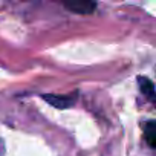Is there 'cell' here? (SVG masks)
<instances>
[{
	"instance_id": "1",
	"label": "cell",
	"mask_w": 156,
	"mask_h": 156,
	"mask_svg": "<svg viewBox=\"0 0 156 156\" xmlns=\"http://www.w3.org/2000/svg\"><path fill=\"white\" fill-rule=\"evenodd\" d=\"M57 2L75 14H92L97 8L95 0H57Z\"/></svg>"
},
{
	"instance_id": "2",
	"label": "cell",
	"mask_w": 156,
	"mask_h": 156,
	"mask_svg": "<svg viewBox=\"0 0 156 156\" xmlns=\"http://www.w3.org/2000/svg\"><path fill=\"white\" fill-rule=\"evenodd\" d=\"M43 100L57 109H67L76 101V94L73 95H43Z\"/></svg>"
},
{
	"instance_id": "3",
	"label": "cell",
	"mask_w": 156,
	"mask_h": 156,
	"mask_svg": "<svg viewBox=\"0 0 156 156\" xmlns=\"http://www.w3.org/2000/svg\"><path fill=\"white\" fill-rule=\"evenodd\" d=\"M138 84H139V89L144 94V97H147L153 103L154 101V86H153V83L145 76H139L138 78Z\"/></svg>"
},
{
	"instance_id": "4",
	"label": "cell",
	"mask_w": 156,
	"mask_h": 156,
	"mask_svg": "<svg viewBox=\"0 0 156 156\" xmlns=\"http://www.w3.org/2000/svg\"><path fill=\"white\" fill-rule=\"evenodd\" d=\"M144 136H145L147 144L151 148H154L156 147V122L154 121H148L144 126Z\"/></svg>"
}]
</instances>
